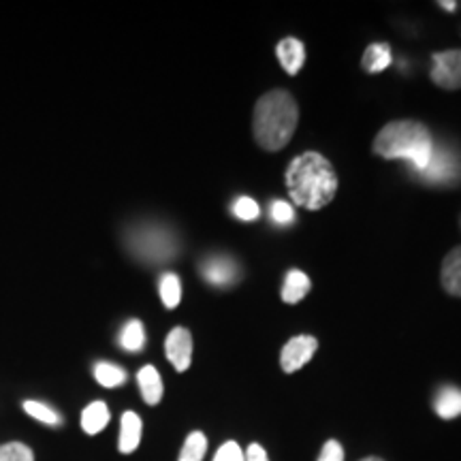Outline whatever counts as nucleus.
Segmentation results:
<instances>
[{"mask_svg":"<svg viewBox=\"0 0 461 461\" xmlns=\"http://www.w3.org/2000/svg\"><path fill=\"white\" fill-rule=\"evenodd\" d=\"M286 188L291 199L305 210H322L338 193V176L333 165L319 152H303L288 165Z\"/></svg>","mask_w":461,"mask_h":461,"instance_id":"nucleus-1","label":"nucleus"},{"mask_svg":"<svg viewBox=\"0 0 461 461\" xmlns=\"http://www.w3.org/2000/svg\"><path fill=\"white\" fill-rule=\"evenodd\" d=\"M299 109L291 92L272 90L263 95L255 105V140L267 152H278L295 135Z\"/></svg>","mask_w":461,"mask_h":461,"instance_id":"nucleus-2","label":"nucleus"},{"mask_svg":"<svg viewBox=\"0 0 461 461\" xmlns=\"http://www.w3.org/2000/svg\"><path fill=\"white\" fill-rule=\"evenodd\" d=\"M434 140L425 124L417 120H397L389 122L374 140V152L383 158H403L414 169L423 171L434 154Z\"/></svg>","mask_w":461,"mask_h":461,"instance_id":"nucleus-3","label":"nucleus"},{"mask_svg":"<svg viewBox=\"0 0 461 461\" xmlns=\"http://www.w3.org/2000/svg\"><path fill=\"white\" fill-rule=\"evenodd\" d=\"M131 248L148 261H167L177 252L173 235L163 229H140L132 233Z\"/></svg>","mask_w":461,"mask_h":461,"instance_id":"nucleus-4","label":"nucleus"},{"mask_svg":"<svg viewBox=\"0 0 461 461\" xmlns=\"http://www.w3.org/2000/svg\"><path fill=\"white\" fill-rule=\"evenodd\" d=\"M420 177L428 182L442 184L453 182L461 176V160L451 148H434L429 165L423 171H419Z\"/></svg>","mask_w":461,"mask_h":461,"instance_id":"nucleus-5","label":"nucleus"},{"mask_svg":"<svg viewBox=\"0 0 461 461\" xmlns=\"http://www.w3.org/2000/svg\"><path fill=\"white\" fill-rule=\"evenodd\" d=\"M434 68H431V82L445 90L461 88V50H448L434 54Z\"/></svg>","mask_w":461,"mask_h":461,"instance_id":"nucleus-6","label":"nucleus"},{"mask_svg":"<svg viewBox=\"0 0 461 461\" xmlns=\"http://www.w3.org/2000/svg\"><path fill=\"white\" fill-rule=\"evenodd\" d=\"M316 348H319V342H316V338H312V336H297V338L288 339V342L285 344V348H282V355H280L282 370H285L286 374L302 370L305 363L312 359Z\"/></svg>","mask_w":461,"mask_h":461,"instance_id":"nucleus-7","label":"nucleus"},{"mask_svg":"<svg viewBox=\"0 0 461 461\" xmlns=\"http://www.w3.org/2000/svg\"><path fill=\"white\" fill-rule=\"evenodd\" d=\"M165 355L177 372H186L193 361V336L184 327H176L165 339Z\"/></svg>","mask_w":461,"mask_h":461,"instance_id":"nucleus-8","label":"nucleus"},{"mask_svg":"<svg viewBox=\"0 0 461 461\" xmlns=\"http://www.w3.org/2000/svg\"><path fill=\"white\" fill-rule=\"evenodd\" d=\"M276 56L288 75H297L305 62V48L299 39L288 37L276 45Z\"/></svg>","mask_w":461,"mask_h":461,"instance_id":"nucleus-9","label":"nucleus"},{"mask_svg":"<svg viewBox=\"0 0 461 461\" xmlns=\"http://www.w3.org/2000/svg\"><path fill=\"white\" fill-rule=\"evenodd\" d=\"M141 431H143V423L140 419V414L135 412H124L122 420H120V440H118V448L120 453L131 455L132 451H137L141 442Z\"/></svg>","mask_w":461,"mask_h":461,"instance_id":"nucleus-10","label":"nucleus"},{"mask_svg":"<svg viewBox=\"0 0 461 461\" xmlns=\"http://www.w3.org/2000/svg\"><path fill=\"white\" fill-rule=\"evenodd\" d=\"M203 276L207 282H212V285L216 286L233 285V282L238 280V265L227 257L210 258V261L203 265Z\"/></svg>","mask_w":461,"mask_h":461,"instance_id":"nucleus-11","label":"nucleus"},{"mask_svg":"<svg viewBox=\"0 0 461 461\" xmlns=\"http://www.w3.org/2000/svg\"><path fill=\"white\" fill-rule=\"evenodd\" d=\"M137 383L148 406H157L163 400V378L154 366H143L137 374Z\"/></svg>","mask_w":461,"mask_h":461,"instance_id":"nucleus-12","label":"nucleus"},{"mask_svg":"<svg viewBox=\"0 0 461 461\" xmlns=\"http://www.w3.org/2000/svg\"><path fill=\"white\" fill-rule=\"evenodd\" d=\"M442 286L448 295L461 297V246L453 248L442 263Z\"/></svg>","mask_w":461,"mask_h":461,"instance_id":"nucleus-13","label":"nucleus"},{"mask_svg":"<svg viewBox=\"0 0 461 461\" xmlns=\"http://www.w3.org/2000/svg\"><path fill=\"white\" fill-rule=\"evenodd\" d=\"M109 419H112V414H109L107 403L105 402H92L90 406H86L82 412V429L88 436H96L99 431L107 428Z\"/></svg>","mask_w":461,"mask_h":461,"instance_id":"nucleus-14","label":"nucleus"},{"mask_svg":"<svg viewBox=\"0 0 461 461\" xmlns=\"http://www.w3.org/2000/svg\"><path fill=\"white\" fill-rule=\"evenodd\" d=\"M434 408H436L438 417H440V419L448 420V419L459 417V414H461V389L451 387V384L442 387L436 393Z\"/></svg>","mask_w":461,"mask_h":461,"instance_id":"nucleus-15","label":"nucleus"},{"mask_svg":"<svg viewBox=\"0 0 461 461\" xmlns=\"http://www.w3.org/2000/svg\"><path fill=\"white\" fill-rule=\"evenodd\" d=\"M310 286H312V282H310L308 276L299 272V269H293V272H288L285 278L282 299H285L286 303H299L305 295H308Z\"/></svg>","mask_w":461,"mask_h":461,"instance_id":"nucleus-16","label":"nucleus"},{"mask_svg":"<svg viewBox=\"0 0 461 461\" xmlns=\"http://www.w3.org/2000/svg\"><path fill=\"white\" fill-rule=\"evenodd\" d=\"M391 60H393V56H391L389 43H372L363 54L361 67L367 73H380L391 65Z\"/></svg>","mask_w":461,"mask_h":461,"instance_id":"nucleus-17","label":"nucleus"},{"mask_svg":"<svg viewBox=\"0 0 461 461\" xmlns=\"http://www.w3.org/2000/svg\"><path fill=\"white\" fill-rule=\"evenodd\" d=\"M95 378L96 383L103 384L105 389H113V387H120V384L126 383V372L122 367L113 366V363H96L95 367Z\"/></svg>","mask_w":461,"mask_h":461,"instance_id":"nucleus-18","label":"nucleus"},{"mask_svg":"<svg viewBox=\"0 0 461 461\" xmlns=\"http://www.w3.org/2000/svg\"><path fill=\"white\" fill-rule=\"evenodd\" d=\"M120 344H122L129 353H137V350H141L143 344H146V330H143V322L137 319L126 322L122 336H120Z\"/></svg>","mask_w":461,"mask_h":461,"instance_id":"nucleus-19","label":"nucleus"},{"mask_svg":"<svg viewBox=\"0 0 461 461\" xmlns=\"http://www.w3.org/2000/svg\"><path fill=\"white\" fill-rule=\"evenodd\" d=\"M207 451V438L203 431H193L184 442L180 459L177 461H203Z\"/></svg>","mask_w":461,"mask_h":461,"instance_id":"nucleus-20","label":"nucleus"},{"mask_svg":"<svg viewBox=\"0 0 461 461\" xmlns=\"http://www.w3.org/2000/svg\"><path fill=\"white\" fill-rule=\"evenodd\" d=\"M24 411L31 414L34 420H39V423H43V425H51V428H58V425H62L60 414H58L54 408L48 406V403H43V402L26 400L24 402Z\"/></svg>","mask_w":461,"mask_h":461,"instance_id":"nucleus-21","label":"nucleus"},{"mask_svg":"<svg viewBox=\"0 0 461 461\" xmlns=\"http://www.w3.org/2000/svg\"><path fill=\"white\" fill-rule=\"evenodd\" d=\"M158 291H160V299H163L165 308H177V305H180L182 285L176 274H165L163 278H160Z\"/></svg>","mask_w":461,"mask_h":461,"instance_id":"nucleus-22","label":"nucleus"},{"mask_svg":"<svg viewBox=\"0 0 461 461\" xmlns=\"http://www.w3.org/2000/svg\"><path fill=\"white\" fill-rule=\"evenodd\" d=\"M0 461H34V453L24 442H7L0 445Z\"/></svg>","mask_w":461,"mask_h":461,"instance_id":"nucleus-23","label":"nucleus"},{"mask_svg":"<svg viewBox=\"0 0 461 461\" xmlns=\"http://www.w3.org/2000/svg\"><path fill=\"white\" fill-rule=\"evenodd\" d=\"M233 214L240 218V221H257L258 214H261V207L255 199L250 197H240L233 205Z\"/></svg>","mask_w":461,"mask_h":461,"instance_id":"nucleus-24","label":"nucleus"},{"mask_svg":"<svg viewBox=\"0 0 461 461\" xmlns=\"http://www.w3.org/2000/svg\"><path fill=\"white\" fill-rule=\"evenodd\" d=\"M214 461H246V455L241 451V447L238 442L229 440L224 442V445L218 448L216 455H214Z\"/></svg>","mask_w":461,"mask_h":461,"instance_id":"nucleus-25","label":"nucleus"},{"mask_svg":"<svg viewBox=\"0 0 461 461\" xmlns=\"http://www.w3.org/2000/svg\"><path fill=\"white\" fill-rule=\"evenodd\" d=\"M272 218L278 224H291L295 221V210L286 201H274L272 203Z\"/></svg>","mask_w":461,"mask_h":461,"instance_id":"nucleus-26","label":"nucleus"},{"mask_svg":"<svg viewBox=\"0 0 461 461\" xmlns=\"http://www.w3.org/2000/svg\"><path fill=\"white\" fill-rule=\"evenodd\" d=\"M319 461H344V448L338 440H327L319 455Z\"/></svg>","mask_w":461,"mask_h":461,"instance_id":"nucleus-27","label":"nucleus"},{"mask_svg":"<svg viewBox=\"0 0 461 461\" xmlns=\"http://www.w3.org/2000/svg\"><path fill=\"white\" fill-rule=\"evenodd\" d=\"M244 455H246V461H269L267 451H265L261 445H250Z\"/></svg>","mask_w":461,"mask_h":461,"instance_id":"nucleus-28","label":"nucleus"},{"mask_svg":"<svg viewBox=\"0 0 461 461\" xmlns=\"http://www.w3.org/2000/svg\"><path fill=\"white\" fill-rule=\"evenodd\" d=\"M438 5H440V7L445 9V11H455V7H457V5H455V3H438Z\"/></svg>","mask_w":461,"mask_h":461,"instance_id":"nucleus-29","label":"nucleus"},{"mask_svg":"<svg viewBox=\"0 0 461 461\" xmlns=\"http://www.w3.org/2000/svg\"><path fill=\"white\" fill-rule=\"evenodd\" d=\"M361 461H384V459H380V457H366V459H361Z\"/></svg>","mask_w":461,"mask_h":461,"instance_id":"nucleus-30","label":"nucleus"}]
</instances>
